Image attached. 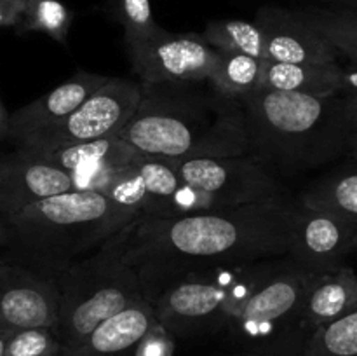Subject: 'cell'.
Here are the masks:
<instances>
[{
    "mask_svg": "<svg viewBox=\"0 0 357 356\" xmlns=\"http://www.w3.org/2000/svg\"><path fill=\"white\" fill-rule=\"evenodd\" d=\"M142 98V82L122 77H108L65 121L33 133L14 145L33 154L49 152L75 143L112 138L135 115Z\"/></svg>",
    "mask_w": 357,
    "mask_h": 356,
    "instance_id": "cell-8",
    "label": "cell"
},
{
    "mask_svg": "<svg viewBox=\"0 0 357 356\" xmlns=\"http://www.w3.org/2000/svg\"><path fill=\"white\" fill-rule=\"evenodd\" d=\"M72 21L73 13L61 0H23L21 21L14 30L20 35L38 31L59 44H66Z\"/></svg>",
    "mask_w": 357,
    "mask_h": 356,
    "instance_id": "cell-25",
    "label": "cell"
},
{
    "mask_svg": "<svg viewBox=\"0 0 357 356\" xmlns=\"http://www.w3.org/2000/svg\"><path fill=\"white\" fill-rule=\"evenodd\" d=\"M9 332L7 328H0V356H3V351H6V342L7 337H9Z\"/></svg>",
    "mask_w": 357,
    "mask_h": 356,
    "instance_id": "cell-34",
    "label": "cell"
},
{
    "mask_svg": "<svg viewBox=\"0 0 357 356\" xmlns=\"http://www.w3.org/2000/svg\"><path fill=\"white\" fill-rule=\"evenodd\" d=\"M23 14V0H0V28H16Z\"/></svg>",
    "mask_w": 357,
    "mask_h": 356,
    "instance_id": "cell-30",
    "label": "cell"
},
{
    "mask_svg": "<svg viewBox=\"0 0 357 356\" xmlns=\"http://www.w3.org/2000/svg\"><path fill=\"white\" fill-rule=\"evenodd\" d=\"M126 47L142 84L208 80L216 58V49L202 35L173 34L160 27Z\"/></svg>",
    "mask_w": 357,
    "mask_h": 356,
    "instance_id": "cell-10",
    "label": "cell"
},
{
    "mask_svg": "<svg viewBox=\"0 0 357 356\" xmlns=\"http://www.w3.org/2000/svg\"><path fill=\"white\" fill-rule=\"evenodd\" d=\"M296 201L286 194L236 208L132 223L124 258L149 300L174 276L197 267L246 264L288 253Z\"/></svg>",
    "mask_w": 357,
    "mask_h": 356,
    "instance_id": "cell-1",
    "label": "cell"
},
{
    "mask_svg": "<svg viewBox=\"0 0 357 356\" xmlns=\"http://www.w3.org/2000/svg\"><path fill=\"white\" fill-rule=\"evenodd\" d=\"M302 356H357V311L310 332Z\"/></svg>",
    "mask_w": 357,
    "mask_h": 356,
    "instance_id": "cell-26",
    "label": "cell"
},
{
    "mask_svg": "<svg viewBox=\"0 0 357 356\" xmlns=\"http://www.w3.org/2000/svg\"><path fill=\"white\" fill-rule=\"evenodd\" d=\"M139 216L96 191L40 199L6 216L16 262L58 278Z\"/></svg>",
    "mask_w": 357,
    "mask_h": 356,
    "instance_id": "cell-4",
    "label": "cell"
},
{
    "mask_svg": "<svg viewBox=\"0 0 357 356\" xmlns=\"http://www.w3.org/2000/svg\"><path fill=\"white\" fill-rule=\"evenodd\" d=\"M10 241H13V236H10L9 225L0 216V248H10Z\"/></svg>",
    "mask_w": 357,
    "mask_h": 356,
    "instance_id": "cell-33",
    "label": "cell"
},
{
    "mask_svg": "<svg viewBox=\"0 0 357 356\" xmlns=\"http://www.w3.org/2000/svg\"><path fill=\"white\" fill-rule=\"evenodd\" d=\"M344 96L345 119H347V135H349V154L351 161H357V96L352 94H342Z\"/></svg>",
    "mask_w": 357,
    "mask_h": 356,
    "instance_id": "cell-29",
    "label": "cell"
},
{
    "mask_svg": "<svg viewBox=\"0 0 357 356\" xmlns=\"http://www.w3.org/2000/svg\"><path fill=\"white\" fill-rule=\"evenodd\" d=\"M232 356H265V355H258V353H248V351H244V353H239V355H232Z\"/></svg>",
    "mask_w": 357,
    "mask_h": 356,
    "instance_id": "cell-35",
    "label": "cell"
},
{
    "mask_svg": "<svg viewBox=\"0 0 357 356\" xmlns=\"http://www.w3.org/2000/svg\"><path fill=\"white\" fill-rule=\"evenodd\" d=\"M340 94L357 96V65H340Z\"/></svg>",
    "mask_w": 357,
    "mask_h": 356,
    "instance_id": "cell-31",
    "label": "cell"
},
{
    "mask_svg": "<svg viewBox=\"0 0 357 356\" xmlns=\"http://www.w3.org/2000/svg\"><path fill=\"white\" fill-rule=\"evenodd\" d=\"M3 356H61V342L54 328L10 330Z\"/></svg>",
    "mask_w": 357,
    "mask_h": 356,
    "instance_id": "cell-28",
    "label": "cell"
},
{
    "mask_svg": "<svg viewBox=\"0 0 357 356\" xmlns=\"http://www.w3.org/2000/svg\"><path fill=\"white\" fill-rule=\"evenodd\" d=\"M354 311H357V272L354 269L344 265L337 271L317 276L303 306L307 337L316 328Z\"/></svg>",
    "mask_w": 357,
    "mask_h": 356,
    "instance_id": "cell-19",
    "label": "cell"
},
{
    "mask_svg": "<svg viewBox=\"0 0 357 356\" xmlns=\"http://www.w3.org/2000/svg\"><path fill=\"white\" fill-rule=\"evenodd\" d=\"M108 80L107 75L100 73L80 72L73 73L70 79L59 84L49 93L35 98L24 107L10 114V136L13 143L42 131L45 128L65 121L72 112H75L91 94L96 93Z\"/></svg>",
    "mask_w": 357,
    "mask_h": 356,
    "instance_id": "cell-17",
    "label": "cell"
},
{
    "mask_svg": "<svg viewBox=\"0 0 357 356\" xmlns=\"http://www.w3.org/2000/svg\"><path fill=\"white\" fill-rule=\"evenodd\" d=\"M296 201L340 216L357 230V161H349L314 181Z\"/></svg>",
    "mask_w": 357,
    "mask_h": 356,
    "instance_id": "cell-21",
    "label": "cell"
},
{
    "mask_svg": "<svg viewBox=\"0 0 357 356\" xmlns=\"http://www.w3.org/2000/svg\"><path fill=\"white\" fill-rule=\"evenodd\" d=\"M155 321L152 304L139 299L94 328L79 348L61 356H132Z\"/></svg>",
    "mask_w": 357,
    "mask_h": 356,
    "instance_id": "cell-18",
    "label": "cell"
},
{
    "mask_svg": "<svg viewBox=\"0 0 357 356\" xmlns=\"http://www.w3.org/2000/svg\"><path fill=\"white\" fill-rule=\"evenodd\" d=\"M260 89L305 94H340V63L337 65H295L265 59Z\"/></svg>",
    "mask_w": 357,
    "mask_h": 356,
    "instance_id": "cell-20",
    "label": "cell"
},
{
    "mask_svg": "<svg viewBox=\"0 0 357 356\" xmlns=\"http://www.w3.org/2000/svg\"><path fill=\"white\" fill-rule=\"evenodd\" d=\"M75 191L68 171L44 157L17 149L0 154V216L13 215L24 206L63 192Z\"/></svg>",
    "mask_w": 357,
    "mask_h": 356,
    "instance_id": "cell-13",
    "label": "cell"
},
{
    "mask_svg": "<svg viewBox=\"0 0 357 356\" xmlns=\"http://www.w3.org/2000/svg\"><path fill=\"white\" fill-rule=\"evenodd\" d=\"M171 161L183 184L211 195L222 209L284 194L279 178L250 156Z\"/></svg>",
    "mask_w": 357,
    "mask_h": 356,
    "instance_id": "cell-9",
    "label": "cell"
},
{
    "mask_svg": "<svg viewBox=\"0 0 357 356\" xmlns=\"http://www.w3.org/2000/svg\"><path fill=\"white\" fill-rule=\"evenodd\" d=\"M316 278L288 255L274 258L260 285L223 330L248 353L302 356L307 339L303 306Z\"/></svg>",
    "mask_w": 357,
    "mask_h": 356,
    "instance_id": "cell-7",
    "label": "cell"
},
{
    "mask_svg": "<svg viewBox=\"0 0 357 356\" xmlns=\"http://www.w3.org/2000/svg\"><path fill=\"white\" fill-rule=\"evenodd\" d=\"M307 24L323 35L338 54H344L357 65V10L309 9L296 10Z\"/></svg>",
    "mask_w": 357,
    "mask_h": 356,
    "instance_id": "cell-24",
    "label": "cell"
},
{
    "mask_svg": "<svg viewBox=\"0 0 357 356\" xmlns=\"http://www.w3.org/2000/svg\"><path fill=\"white\" fill-rule=\"evenodd\" d=\"M255 23L264 31L265 59L295 65H337L338 52L296 10L264 7Z\"/></svg>",
    "mask_w": 357,
    "mask_h": 356,
    "instance_id": "cell-14",
    "label": "cell"
},
{
    "mask_svg": "<svg viewBox=\"0 0 357 356\" xmlns=\"http://www.w3.org/2000/svg\"><path fill=\"white\" fill-rule=\"evenodd\" d=\"M129 225L105 241L96 251L58 276L59 313L58 334L61 355L79 348L87 335L103 321L121 313L143 295L142 283L135 267L126 262L124 246Z\"/></svg>",
    "mask_w": 357,
    "mask_h": 356,
    "instance_id": "cell-5",
    "label": "cell"
},
{
    "mask_svg": "<svg viewBox=\"0 0 357 356\" xmlns=\"http://www.w3.org/2000/svg\"><path fill=\"white\" fill-rule=\"evenodd\" d=\"M9 136H10V114L7 112V108L3 107L2 101H0V142L9 140Z\"/></svg>",
    "mask_w": 357,
    "mask_h": 356,
    "instance_id": "cell-32",
    "label": "cell"
},
{
    "mask_svg": "<svg viewBox=\"0 0 357 356\" xmlns=\"http://www.w3.org/2000/svg\"><path fill=\"white\" fill-rule=\"evenodd\" d=\"M344 2H351V3H354V2H357V0H344Z\"/></svg>",
    "mask_w": 357,
    "mask_h": 356,
    "instance_id": "cell-36",
    "label": "cell"
},
{
    "mask_svg": "<svg viewBox=\"0 0 357 356\" xmlns=\"http://www.w3.org/2000/svg\"><path fill=\"white\" fill-rule=\"evenodd\" d=\"M264 68L265 59L216 51L208 82L225 96L241 100L253 91L260 89Z\"/></svg>",
    "mask_w": 357,
    "mask_h": 356,
    "instance_id": "cell-22",
    "label": "cell"
},
{
    "mask_svg": "<svg viewBox=\"0 0 357 356\" xmlns=\"http://www.w3.org/2000/svg\"><path fill=\"white\" fill-rule=\"evenodd\" d=\"M248 156L275 177H295L349 154L342 94L257 89L241 98Z\"/></svg>",
    "mask_w": 357,
    "mask_h": 356,
    "instance_id": "cell-3",
    "label": "cell"
},
{
    "mask_svg": "<svg viewBox=\"0 0 357 356\" xmlns=\"http://www.w3.org/2000/svg\"><path fill=\"white\" fill-rule=\"evenodd\" d=\"M180 185L173 161L146 156L115 175L101 194L143 216H162Z\"/></svg>",
    "mask_w": 357,
    "mask_h": 356,
    "instance_id": "cell-16",
    "label": "cell"
},
{
    "mask_svg": "<svg viewBox=\"0 0 357 356\" xmlns=\"http://www.w3.org/2000/svg\"><path fill=\"white\" fill-rule=\"evenodd\" d=\"M357 253V230L330 212L296 201L288 257L312 274H326L347 265Z\"/></svg>",
    "mask_w": 357,
    "mask_h": 356,
    "instance_id": "cell-11",
    "label": "cell"
},
{
    "mask_svg": "<svg viewBox=\"0 0 357 356\" xmlns=\"http://www.w3.org/2000/svg\"><path fill=\"white\" fill-rule=\"evenodd\" d=\"M201 35L216 51L265 59L264 31L255 21L215 20Z\"/></svg>",
    "mask_w": 357,
    "mask_h": 356,
    "instance_id": "cell-23",
    "label": "cell"
},
{
    "mask_svg": "<svg viewBox=\"0 0 357 356\" xmlns=\"http://www.w3.org/2000/svg\"><path fill=\"white\" fill-rule=\"evenodd\" d=\"M107 6L124 30L126 44L139 40L159 28L150 0H107Z\"/></svg>",
    "mask_w": 357,
    "mask_h": 356,
    "instance_id": "cell-27",
    "label": "cell"
},
{
    "mask_svg": "<svg viewBox=\"0 0 357 356\" xmlns=\"http://www.w3.org/2000/svg\"><path fill=\"white\" fill-rule=\"evenodd\" d=\"M115 136L150 157L248 156L243 105L201 82L142 84L135 115Z\"/></svg>",
    "mask_w": 357,
    "mask_h": 356,
    "instance_id": "cell-2",
    "label": "cell"
},
{
    "mask_svg": "<svg viewBox=\"0 0 357 356\" xmlns=\"http://www.w3.org/2000/svg\"><path fill=\"white\" fill-rule=\"evenodd\" d=\"M58 278L0 258V328L58 327Z\"/></svg>",
    "mask_w": 357,
    "mask_h": 356,
    "instance_id": "cell-12",
    "label": "cell"
},
{
    "mask_svg": "<svg viewBox=\"0 0 357 356\" xmlns=\"http://www.w3.org/2000/svg\"><path fill=\"white\" fill-rule=\"evenodd\" d=\"M61 170L68 171L75 191L101 192L108 181L131 164L145 159L139 152L119 136L94 140V142L75 143L37 154Z\"/></svg>",
    "mask_w": 357,
    "mask_h": 356,
    "instance_id": "cell-15",
    "label": "cell"
},
{
    "mask_svg": "<svg viewBox=\"0 0 357 356\" xmlns=\"http://www.w3.org/2000/svg\"><path fill=\"white\" fill-rule=\"evenodd\" d=\"M274 258L197 267L174 276L150 299L157 323L173 335L223 330L260 285Z\"/></svg>",
    "mask_w": 357,
    "mask_h": 356,
    "instance_id": "cell-6",
    "label": "cell"
}]
</instances>
